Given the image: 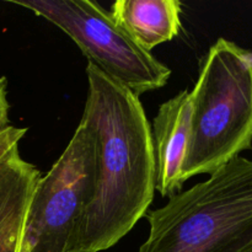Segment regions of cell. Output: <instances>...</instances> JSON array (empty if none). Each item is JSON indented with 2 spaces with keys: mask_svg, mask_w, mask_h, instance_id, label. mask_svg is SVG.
<instances>
[{
  "mask_svg": "<svg viewBox=\"0 0 252 252\" xmlns=\"http://www.w3.org/2000/svg\"><path fill=\"white\" fill-rule=\"evenodd\" d=\"M181 11L179 0H117L110 14L138 46L150 52L179 34Z\"/></svg>",
  "mask_w": 252,
  "mask_h": 252,
  "instance_id": "cell-8",
  "label": "cell"
},
{
  "mask_svg": "<svg viewBox=\"0 0 252 252\" xmlns=\"http://www.w3.org/2000/svg\"><path fill=\"white\" fill-rule=\"evenodd\" d=\"M9 101H7V84L4 76L0 78V130L9 125Z\"/></svg>",
  "mask_w": 252,
  "mask_h": 252,
  "instance_id": "cell-10",
  "label": "cell"
},
{
  "mask_svg": "<svg viewBox=\"0 0 252 252\" xmlns=\"http://www.w3.org/2000/svg\"><path fill=\"white\" fill-rule=\"evenodd\" d=\"M88 96L80 122L97 143L95 193L71 252L115 246L145 217L155 193L152 128L139 96L88 63Z\"/></svg>",
  "mask_w": 252,
  "mask_h": 252,
  "instance_id": "cell-1",
  "label": "cell"
},
{
  "mask_svg": "<svg viewBox=\"0 0 252 252\" xmlns=\"http://www.w3.org/2000/svg\"><path fill=\"white\" fill-rule=\"evenodd\" d=\"M147 218L138 252H252V160L235 158Z\"/></svg>",
  "mask_w": 252,
  "mask_h": 252,
  "instance_id": "cell-2",
  "label": "cell"
},
{
  "mask_svg": "<svg viewBox=\"0 0 252 252\" xmlns=\"http://www.w3.org/2000/svg\"><path fill=\"white\" fill-rule=\"evenodd\" d=\"M68 34L89 63L137 96L169 81L171 70L138 46L98 2L91 0H16Z\"/></svg>",
  "mask_w": 252,
  "mask_h": 252,
  "instance_id": "cell-5",
  "label": "cell"
},
{
  "mask_svg": "<svg viewBox=\"0 0 252 252\" xmlns=\"http://www.w3.org/2000/svg\"><path fill=\"white\" fill-rule=\"evenodd\" d=\"M27 133L26 128L7 126L0 130V162L19 153V143Z\"/></svg>",
  "mask_w": 252,
  "mask_h": 252,
  "instance_id": "cell-9",
  "label": "cell"
},
{
  "mask_svg": "<svg viewBox=\"0 0 252 252\" xmlns=\"http://www.w3.org/2000/svg\"><path fill=\"white\" fill-rule=\"evenodd\" d=\"M41 176L20 153L0 162V252H21L27 209Z\"/></svg>",
  "mask_w": 252,
  "mask_h": 252,
  "instance_id": "cell-7",
  "label": "cell"
},
{
  "mask_svg": "<svg viewBox=\"0 0 252 252\" xmlns=\"http://www.w3.org/2000/svg\"><path fill=\"white\" fill-rule=\"evenodd\" d=\"M189 97L185 182L212 175L252 148V51L219 38L201 59Z\"/></svg>",
  "mask_w": 252,
  "mask_h": 252,
  "instance_id": "cell-3",
  "label": "cell"
},
{
  "mask_svg": "<svg viewBox=\"0 0 252 252\" xmlns=\"http://www.w3.org/2000/svg\"><path fill=\"white\" fill-rule=\"evenodd\" d=\"M191 97L184 90L160 105L152 129L155 191L171 198L182 191L184 166L191 140Z\"/></svg>",
  "mask_w": 252,
  "mask_h": 252,
  "instance_id": "cell-6",
  "label": "cell"
},
{
  "mask_svg": "<svg viewBox=\"0 0 252 252\" xmlns=\"http://www.w3.org/2000/svg\"><path fill=\"white\" fill-rule=\"evenodd\" d=\"M96 172L95 134L80 122L63 154L34 187L21 252H71L85 209L95 193Z\"/></svg>",
  "mask_w": 252,
  "mask_h": 252,
  "instance_id": "cell-4",
  "label": "cell"
}]
</instances>
